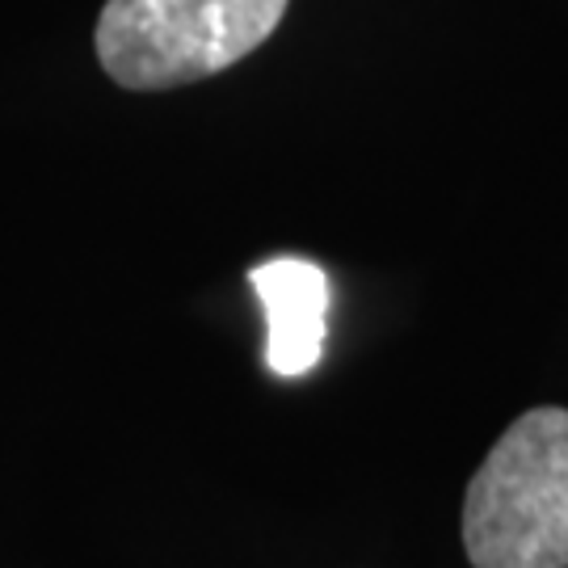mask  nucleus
I'll return each instance as SVG.
<instances>
[{
    "instance_id": "f257e3e1",
    "label": "nucleus",
    "mask_w": 568,
    "mask_h": 568,
    "mask_svg": "<svg viewBox=\"0 0 568 568\" xmlns=\"http://www.w3.org/2000/svg\"><path fill=\"white\" fill-rule=\"evenodd\" d=\"M476 568H568V408H530L497 438L464 497Z\"/></svg>"
},
{
    "instance_id": "f03ea898",
    "label": "nucleus",
    "mask_w": 568,
    "mask_h": 568,
    "mask_svg": "<svg viewBox=\"0 0 568 568\" xmlns=\"http://www.w3.org/2000/svg\"><path fill=\"white\" fill-rule=\"evenodd\" d=\"M283 13L286 0H105L93 47L122 89H178L241 63Z\"/></svg>"
},
{
    "instance_id": "7ed1b4c3",
    "label": "nucleus",
    "mask_w": 568,
    "mask_h": 568,
    "mask_svg": "<svg viewBox=\"0 0 568 568\" xmlns=\"http://www.w3.org/2000/svg\"><path fill=\"white\" fill-rule=\"evenodd\" d=\"M265 307V366L300 379L321 363L328 337V274L307 257H274L248 270Z\"/></svg>"
}]
</instances>
